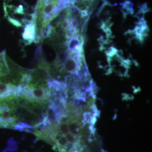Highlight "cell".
I'll return each mask as SVG.
<instances>
[{
  "label": "cell",
  "instance_id": "cell-4",
  "mask_svg": "<svg viewBox=\"0 0 152 152\" xmlns=\"http://www.w3.org/2000/svg\"><path fill=\"white\" fill-rule=\"evenodd\" d=\"M66 140L71 143H73L75 141L73 136H72L71 134H66Z\"/></svg>",
  "mask_w": 152,
  "mask_h": 152
},
{
  "label": "cell",
  "instance_id": "cell-1",
  "mask_svg": "<svg viewBox=\"0 0 152 152\" xmlns=\"http://www.w3.org/2000/svg\"><path fill=\"white\" fill-rule=\"evenodd\" d=\"M9 69L8 56L6 54L5 51H2L0 53V77L7 75Z\"/></svg>",
  "mask_w": 152,
  "mask_h": 152
},
{
  "label": "cell",
  "instance_id": "cell-5",
  "mask_svg": "<svg viewBox=\"0 0 152 152\" xmlns=\"http://www.w3.org/2000/svg\"><path fill=\"white\" fill-rule=\"evenodd\" d=\"M66 141H67V140L66 139V138L62 137L60 138V139H59V144H60L61 145L63 146V145H64L66 144Z\"/></svg>",
  "mask_w": 152,
  "mask_h": 152
},
{
  "label": "cell",
  "instance_id": "cell-2",
  "mask_svg": "<svg viewBox=\"0 0 152 152\" xmlns=\"http://www.w3.org/2000/svg\"><path fill=\"white\" fill-rule=\"evenodd\" d=\"M60 131L64 134H67L69 132V128L66 125H62L60 126Z\"/></svg>",
  "mask_w": 152,
  "mask_h": 152
},
{
  "label": "cell",
  "instance_id": "cell-3",
  "mask_svg": "<svg viewBox=\"0 0 152 152\" xmlns=\"http://www.w3.org/2000/svg\"><path fill=\"white\" fill-rule=\"evenodd\" d=\"M69 130H70L71 132L73 134H77V127L76 125L71 124L69 127Z\"/></svg>",
  "mask_w": 152,
  "mask_h": 152
}]
</instances>
